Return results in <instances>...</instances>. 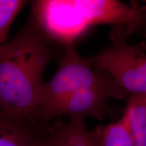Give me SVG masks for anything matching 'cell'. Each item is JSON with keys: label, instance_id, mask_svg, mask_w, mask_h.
I'll return each instance as SVG.
<instances>
[{"label": "cell", "instance_id": "obj_1", "mask_svg": "<svg viewBox=\"0 0 146 146\" xmlns=\"http://www.w3.org/2000/svg\"><path fill=\"white\" fill-rule=\"evenodd\" d=\"M56 43L31 15L13 39L0 46L1 110L34 119L45 68L58 54Z\"/></svg>", "mask_w": 146, "mask_h": 146}, {"label": "cell", "instance_id": "obj_2", "mask_svg": "<svg viewBox=\"0 0 146 146\" xmlns=\"http://www.w3.org/2000/svg\"><path fill=\"white\" fill-rule=\"evenodd\" d=\"M31 15L47 36L64 46L93 25L129 29L137 19L133 5L115 0H42L34 2Z\"/></svg>", "mask_w": 146, "mask_h": 146}, {"label": "cell", "instance_id": "obj_3", "mask_svg": "<svg viewBox=\"0 0 146 146\" xmlns=\"http://www.w3.org/2000/svg\"><path fill=\"white\" fill-rule=\"evenodd\" d=\"M111 45L87 58L94 66L106 71L129 95L146 94V42L133 45L123 27H112Z\"/></svg>", "mask_w": 146, "mask_h": 146}, {"label": "cell", "instance_id": "obj_4", "mask_svg": "<svg viewBox=\"0 0 146 146\" xmlns=\"http://www.w3.org/2000/svg\"><path fill=\"white\" fill-rule=\"evenodd\" d=\"M115 82L107 72L92 66L87 58L80 56L74 43L66 45L54 77L43 85L34 119L38 113L74 91Z\"/></svg>", "mask_w": 146, "mask_h": 146}, {"label": "cell", "instance_id": "obj_5", "mask_svg": "<svg viewBox=\"0 0 146 146\" xmlns=\"http://www.w3.org/2000/svg\"><path fill=\"white\" fill-rule=\"evenodd\" d=\"M129 96L117 82L104 86L82 89L39 112L35 119L48 123L52 118L68 116L70 118L94 117L102 120L109 112L110 99L125 100Z\"/></svg>", "mask_w": 146, "mask_h": 146}, {"label": "cell", "instance_id": "obj_6", "mask_svg": "<svg viewBox=\"0 0 146 146\" xmlns=\"http://www.w3.org/2000/svg\"><path fill=\"white\" fill-rule=\"evenodd\" d=\"M50 130L47 123L0 109V146H40Z\"/></svg>", "mask_w": 146, "mask_h": 146}, {"label": "cell", "instance_id": "obj_7", "mask_svg": "<svg viewBox=\"0 0 146 146\" xmlns=\"http://www.w3.org/2000/svg\"><path fill=\"white\" fill-rule=\"evenodd\" d=\"M53 127L63 146H99L102 127L89 131L83 118H70L68 122L60 120Z\"/></svg>", "mask_w": 146, "mask_h": 146}, {"label": "cell", "instance_id": "obj_8", "mask_svg": "<svg viewBox=\"0 0 146 146\" xmlns=\"http://www.w3.org/2000/svg\"><path fill=\"white\" fill-rule=\"evenodd\" d=\"M124 114L135 146H146V94L129 95Z\"/></svg>", "mask_w": 146, "mask_h": 146}, {"label": "cell", "instance_id": "obj_9", "mask_svg": "<svg viewBox=\"0 0 146 146\" xmlns=\"http://www.w3.org/2000/svg\"><path fill=\"white\" fill-rule=\"evenodd\" d=\"M99 146H135L127 116L102 128Z\"/></svg>", "mask_w": 146, "mask_h": 146}, {"label": "cell", "instance_id": "obj_10", "mask_svg": "<svg viewBox=\"0 0 146 146\" xmlns=\"http://www.w3.org/2000/svg\"><path fill=\"white\" fill-rule=\"evenodd\" d=\"M28 1L0 0V46L7 43L11 24Z\"/></svg>", "mask_w": 146, "mask_h": 146}, {"label": "cell", "instance_id": "obj_11", "mask_svg": "<svg viewBox=\"0 0 146 146\" xmlns=\"http://www.w3.org/2000/svg\"><path fill=\"white\" fill-rule=\"evenodd\" d=\"M40 146H63L53 126H51L50 132L41 142Z\"/></svg>", "mask_w": 146, "mask_h": 146}]
</instances>
